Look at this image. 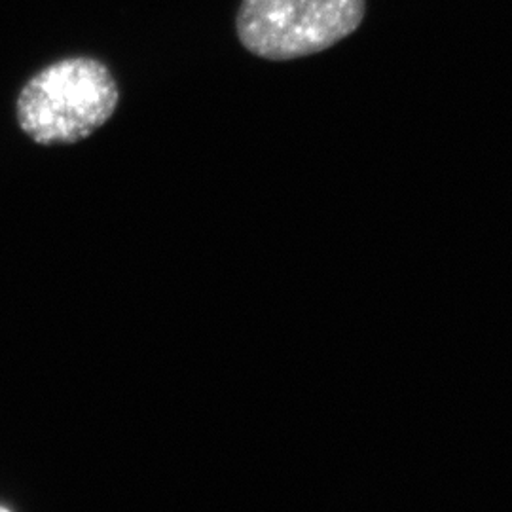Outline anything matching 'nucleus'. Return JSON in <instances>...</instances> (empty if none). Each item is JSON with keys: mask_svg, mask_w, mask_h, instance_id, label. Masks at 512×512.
<instances>
[{"mask_svg": "<svg viewBox=\"0 0 512 512\" xmlns=\"http://www.w3.org/2000/svg\"><path fill=\"white\" fill-rule=\"evenodd\" d=\"M120 101L109 67L88 55L59 59L27 80L16 103L19 128L42 147L74 145L103 128Z\"/></svg>", "mask_w": 512, "mask_h": 512, "instance_id": "obj_1", "label": "nucleus"}, {"mask_svg": "<svg viewBox=\"0 0 512 512\" xmlns=\"http://www.w3.org/2000/svg\"><path fill=\"white\" fill-rule=\"evenodd\" d=\"M365 12L366 0H241L236 33L256 57L289 61L353 35Z\"/></svg>", "mask_w": 512, "mask_h": 512, "instance_id": "obj_2", "label": "nucleus"}, {"mask_svg": "<svg viewBox=\"0 0 512 512\" xmlns=\"http://www.w3.org/2000/svg\"><path fill=\"white\" fill-rule=\"evenodd\" d=\"M2 511H8V509H6V507H2V505H0V512Z\"/></svg>", "mask_w": 512, "mask_h": 512, "instance_id": "obj_3", "label": "nucleus"}]
</instances>
